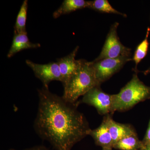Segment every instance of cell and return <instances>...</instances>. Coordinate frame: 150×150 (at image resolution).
Returning <instances> with one entry per match:
<instances>
[{
  "instance_id": "1",
  "label": "cell",
  "mask_w": 150,
  "mask_h": 150,
  "mask_svg": "<svg viewBox=\"0 0 150 150\" xmlns=\"http://www.w3.org/2000/svg\"><path fill=\"white\" fill-rule=\"evenodd\" d=\"M38 93V108L33 124L35 132L54 150H71L91 130L85 116L78 110L79 101L67 102L43 87Z\"/></svg>"
},
{
  "instance_id": "2",
  "label": "cell",
  "mask_w": 150,
  "mask_h": 150,
  "mask_svg": "<svg viewBox=\"0 0 150 150\" xmlns=\"http://www.w3.org/2000/svg\"><path fill=\"white\" fill-rule=\"evenodd\" d=\"M97 80L91 62L82 59L80 66L64 84L62 97L65 100L75 103L92 88L100 86Z\"/></svg>"
},
{
  "instance_id": "3",
  "label": "cell",
  "mask_w": 150,
  "mask_h": 150,
  "mask_svg": "<svg viewBox=\"0 0 150 150\" xmlns=\"http://www.w3.org/2000/svg\"><path fill=\"white\" fill-rule=\"evenodd\" d=\"M150 98V87L140 80L137 73L116 94L112 95V114L131 109L139 103Z\"/></svg>"
},
{
  "instance_id": "4",
  "label": "cell",
  "mask_w": 150,
  "mask_h": 150,
  "mask_svg": "<svg viewBox=\"0 0 150 150\" xmlns=\"http://www.w3.org/2000/svg\"><path fill=\"white\" fill-rule=\"evenodd\" d=\"M119 23L115 22L111 25L106 40L99 56L94 61L107 59H117L120 57H129L131 49L123 46L117 34Z\"/></svg>"
},
{
  "instance_id": "5",
  "label": "cell",
  "mask_w": 150,
  "mask_h": 150,
  "mask_svg": "<svg viewBox=\"0 0 150 150\" xmlns=\"http://www.w3.org/2000/svg\"><path fill=\"white\" fill-rule=\"evenodd\" d=\"M79 103L93 106L100 115L112 114V95L103 91L100 86L95 87L89 91Z\"/></svg>"
},
{
  "instance_id": "6",
  "label": "cell",
  "mask_w": 150,
  "mask_h": 150,
  "mask_svg": "<svg viewBox=\"0 0 150 150\" xmlns=\"http://www.w3.org/2000/svg\"><path fill=\"white\" fill-rule=\"evenodd\" d=\"M132 60L129 57H120L93 61L91 63L97 80L101 84L118 72L127 62Z\"/></svg>"
},
{
  "instance_id": "7",
  "label": "cell",
  "mask_w": 150,
  "mask_h": 150,
  "mask_svg": "<svg viewBox=\"0 0 150 150\" xmlns=\"http://www.w3.org/2000/svg\"><path fill=\"white\" fill-rule=\"evenodd\" d=\"M25 63L33 71L36 77L41 81L43 87L48 88L49 83L52 81H59L62 82V76L57 62L40 64L26 60Z\"/></svg>"
},
{
  "instance_id": "8",
  "label": "cell",
  "mask_w": 150,
  "mask_h": 150,
  "mask_svg": "<svg viewBox=\"0 0 150 150\" xmlns=\"http://www.w3.org/2000/svg\"><path fill=\"white\" fill-rule=\"evenodd\" d=\"M79 47L76 46L74 51L67 56L57 59L62 76L63 85L76 71L81 63L82 59L76 60V56Z\"/></svg>"
},
{
  "instance_id": "9",
  "label": "cell",
  "mask_w": 150,
  "mask_h": 150,
  "mask_svg": "<svg viewBox=\"0 0 150 150\" xmlns=\"http://www.w3.org/2000/svg\"><path fill=\"white\" fill-rule=\"evenodd\" d=\"M110 115V114L105 115L104 118L107 123L114 145L123 138L136 134L131 126L117 123Z\"/></svg>"
},
{
  "instance_id": "10",
  "label": "cell",
  "mask_w": 150,
  "mask_h": 150,
  "mask_svg": "<svg viewBox=\"0 0 150 150\" xmlns=\"http://www.w3.org/2000/svg\"><path fill=\"white\" fill-rule=\"evenodd\" d=\"M88 135L92 137L97 145L101 147L103 149H112L113 148V141L104 118L99 127L93 130L91 129Z\"/></svg>"
},
{
  "instance_id": "11",
  "label": "cell",
  "mask_w": 150,
  "mask_h": 150,
  "mask_svg": "<svg viewBox=\"0 0 150 150\" xmlns=\"http://www.w3.org/2000/svg\"><path fill=\"white\" fill-rule=\"evenodd\" d=\"M40 47V44L39 43H31L28 37L27 34H19L14 33L11 46L7 56L8 58H11L23 50Z\"/></svg>"
},
{
  "instance_id": "12",
  "label": "cell",
  "mask_w": 150,
  "mask_h": 150,
  "mask_svg": "<svg viewBox=\"0 0 150 150\" xmlns=\"http://www.w3.org/2000/svg\"><path fill=\"white\" fill-rule=\"evenodd\" d=\"M90 1L84 0H64L59 8L54 12L53 16L57 18L61 16L69 13L78 10L88 8Z\"/></svg>"
},
{
  "instance_id": "13",
  "label": "cell",
  "mask_w": 150,
  "mask_h": 150,
  "mask_svg": "<svg viewBox=\"0 0 150 150\" xmlns=\"http://www.w3.org/2000/svg\"><path fill=\"white\" fill-rule=\"evenodd\" d=\"M144 148L142 141H140L137 134L123 138L113 146V148L120 150H140Z\"/></svg>"
},
{
  "instance_id": "14",
  "label": "cell",
  "mask_w": 150,
  "mask_h": 150,
  "mask_svg": "<svg viewBox=\"0 0 150 150\" xmlns=\"http://www.w3.org/2000/svg\"><path fill=\"white\" fill-rule=\"evenodd\" d=\"M28 1L24 0L19 11L14 26V33L19 34H27L26 30Z\"/></svg>"
},
{
  "instance_id": "15",
  "label": "cell",
  "mask_w": 150,
  "mask_h": 150,
  "mask_svg": "<svg viewBox=\"0 0 150 150\" xmlns=\"http://www.w3.org/2000/svg\"><path fill=\"white\" fill-rule=\"evenodd\" d=\"M150 32V28L149 27H148L145 39L139 45H138L134 52L132 60L134 61L136 64L134 70L136 73H138V71L137 70V66L141 61L146 57L147 54L149 45L148 38H149Z\"/></svg>"
},
{
  "instance_id": "16",
  "label": "cell",
  "mask_w": 150,
  "mask_h": 150,
  "mask_svg": "<svg viewBox=\"0 0 150 150\" xmlns=\"http://www.w3.org/2000/svg\"><path fill=\"white\" fill-rule=\"evenodd\" d=\"M89 8L105 13L116 14L126 17V14L122 13L116 10L110 4L107 0H94L90 1Z\"/></svg>"
},
{
  "instance_id": "17",
  "label": "cell",
  "mask_w": 150,
  "mask_h": 150,
  "mask_svg": "<svg viewBox=\"0 0 150 150\" xmlns=\"http://www.w3.org/2000/svg\"><path fill=\"white\" fill-rule=\"evenodd\" d=\"M143 144L144 145L150 143V120L149 122V126H148L147 130L145 134L144 138L142 141Z\"/></svg>"
},
{
  "instance_id": "18",
  "label": "cell",
  "mask_w": 150,
  "mask_h": 150,
  "mask_svg": "<svg viewBox=\"0 0 150 150\" xmlns=\"http://www.w3.org/2000/svg\"><path fill=\"white\" fill-rule=\"evenodd\" d=\"M9 150H18L11 149ZM21 150H50L46 147L43 146H37L33 147L28 148V149H25Z\"/></svg>"
},
{
  "instance_id": "19",
  "label": "cell",
  "mask_w": 150,
  "mask_h": 150,
  "mask_svg": "<svg viewBox=\"0 0 150 150\" xmlns=\"http://www.w3.org/2000/svg\"><path fill=\"white\" fill-rule=\"evenodd\" d=\"M143 150H150V143L144 145Z\"/></svg>"
},
{
  "instance_id": "20",
  "label": "cell",
  "mask_w": 150,
  "mask_h": 150,
  "mask_svg": "<svg viewBox=\"0 0 150 150\" xmlns=\"http://www.w3.org/2000/svg\"><path fill=\"white\" fill-rule=\"evenodd\" d=\"M143 73H144L145 75H146L148 74H150V68H149V69H148L147 70H146V71H144L143 72Z\"/></svg>"
},
{
  "instance_id": "21",
  "label": "cell",
  "mask_w": 150,
  "mask_h": 150,
  "mask_svg": "<svg viewBox=\"0 0 150 150\" xmlns=\"http://www.w3.org/2000/svg\"><path fill=\"white\" fill-rule=\"evenodd\" d=\"M103 150H112V149H103Z\"/></svg>"
},
{
  "instance_id": "22",
  "label": "cell",
  "mask_w": 150,
  "mask_h": 150,
  "mask_svg": "<svg viewBox=\"0 0 150 150\" xmlns=\"http://www.w3.org/2000/svg\"><path fill=\"white\" fill-rule=\"evenodd\" d=\"M143 149H141L140 150H143Z\"/></svg>"
}]
</instances>
